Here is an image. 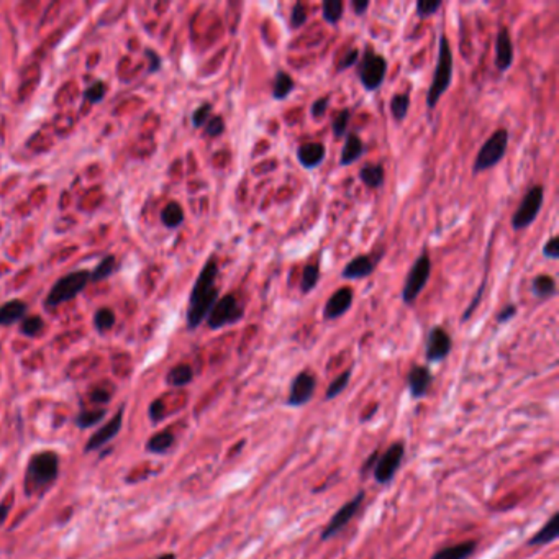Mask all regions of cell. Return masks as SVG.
<instances>
[{
	"instance_id": "7",
	"label": "cell",
	"mask_w": 559,
	"mask_h": 559,
	"mask_svg": "<svg viewBox=\"0 0 559 559\" xmlns=\"http://www.w3.org/2000/svg\"><path fill=\"white\" fill-rule=\"evenodd\" d=\"M358 63H359L358 77H359L361 86H363L364 89L369 92H374V91L379 89V87L386 81L387 69H389L384 56L377 55V53H374L372 50H369L368 48V51L364 53L363 59L358 61Z\"/></svg>"
},
{
	"instance_id": "43",
	"label": "cell",
	"mask_w": 559,
	"mask_h": 559,
	"mask_svg": "<svg viewBox=\"0 0 559 559\" xmlns=\"http://www.w3.org/2000/svg\"><path fill=\"white\" fill-rule=\"evenodd\" d=\"M223 131H225V120H223V118L220 115H212L209 118V122L205 123L207 136L217 138V136L223 135Z\"/></svg>"
},
{
	"instance_id": "26",
	"label": "cell",
	"mask_w": 559,
	"mask_h": 559,
	"mask_svg": "<svg viewBox=\"0 0 559 559\" xmlns=\"http://www.w3.org/2000/svg\"><path fill=\"white\" fill-rule=\"evenodd\" d=\"M296 87L294 79L285 71H277L274 79H272V99L284 100L290 95V92Z\"/></svg>"
},
{
	"instance_id": "29",
	"label": "cell",
	"mask_w": 559,
	"mask_h": 559,
	"mask_svg": "<svg viewBox=\"0 0 559 559\" xmlns=\"http://www.w3.org/2000/svg\"><path fill=\"white\" fill-rule=\"evenodd\" d=\"M345 3L341 0H323L321 3V17L328 25H337L343 19Z\"/></svg>"
},
{
	"instance_id": "32",
	"label": "cell",
	"mask_w": 559,
	"mask_h": 559,
	"mask_svg": "<svg viewBox=\"0 0 559 559\" xmlns=\"http://www.w3.org/2000/svg\"><path fill=\"white\" fill-rule=\"evenodd\" d=\"M320 281V266L319 264H307L303 267L302 279H301V290L303 294H309L316 287Z\"/></svg>"
},
{
	"instance_id": "24",
	"label": "cell",
	"mask_w": 559,
	"mask_h": 559,
	"mask_svg": "<svg viewBox=\"0 0 559 559\" xmlns=\"http://www.w3.org/2000/svg\"><path fill=\"white\" fill-rule=\"evenodd\" d=\"M531 292L540 301H549V299L558 294L556 281L549 274H538L533 279V283H531Z\"/></svg>"
},
{
	"instance_id": "18",
	"label": "cell",
	"mask_w": 559,
	"mask_h": 559,
	"mask_svg": "<svg viewBox=\"0 0 559 559\" xmlns=\"http://www.w3.org/2000/svg\"><path fill=\"white\" fill-rule=\"evenodd\" d=\"M376 261L368 254H361V256H356L354 259H351L350 263L343 267L341 277L343 279H350V281H358V279H366L376 271Z\"/></svg>"
},
{
	"instance_id": "48",
	"label": "cell",
	"mask_w": 559,
	"mask_h": 559,
	"mask_svg": "<svg viewBox=\"0 0 559 559\" xmlns=\"http://www.w3.org/2000/svg\"><path fill=\"white\" fill-rule=\"evenodd\" d=\"M164 413H166V408H164V402L162 400H155L151 405H149V418H151V421H161L162 418H164Z\"/></svg>"
},
{
	"instance_id": "1",
	"label": "cell",
	"mask_w": 559,
	"mask_h": 559,
	"mask_svg": "<svg viewBox=\"0 0 559 559\" xmlns=\"http://www.w3.org/2000/svg\"><path fill=\"white\" fill-rule=\"evenodd\" d=\"M217 277H218V264L215 258H209L205 266L202 267L200 274L197 276L193 283L191 297H189L187 307V327L189 330H196L200 327L207 320L210 310L220 299L217 289Z\"/></svg>"
},
{
	"instance_id": "2",
	"label": "cell",
	"mask_w": 559,
	"mask_h": 559,
	"mask_svg": "<svg viewBox=\"0 0 559 559\" xmlns=\"http://www.w3.org/2000/svg\"><path fill=\"white\" fill-rule=\"evenodd\" d=\"M453 69H455V63H453V53L450 41H448L446 35H439L438 43V58H437V68L433 73V81H431L428 92H426V107L428 110H435L439 102V99L444 95V92L451 87L453 84Z\"/></svg>"
},
{
	"instance_id": "23",
	"label": "cell",
	"mask_w": 559,
	"mask_h": 559,
	"mask_svg": "<svg viewBox=\"0 0 559 559\" xmlns=\"http://www.w3.org/2000/svg\"><path fill=\"white\" fill-rule=\"evenodd\" d=\"M364 144L361 138L356 133H350L346 136V142L343 144L341 156H340V166H350L353 164L363 156Z\"/></svg>"
},
{
	"instance_id": "19",
	"label": "cell",
	"mask_w": 559,
	"mask_h": 559,
	"mask_svg": "<svg viewBox=\"0 0 559 559\" xmlns=\"http://www.w3.org/2000/svg\"><path fill=\"white\" fill-rule=\"evenodd\" d=\"M327 158V148L323 143H303L297 148V160L305 169H315Z\"/></svg>"
},
{
	"instance_id": "51",
	"label": "cell",
	"mask_w": 559,
	"mask_h": 559,
	"mask_svg": "<svg viewBox=\"0 0 559 559\" xmlns=\"http://www.w3.org/2000/svg\"><path fill=\"white\" fill-rule=\"evenodd\" d=\"M482 294H484V284L481 285V287H479V290H477L476 297H474V301H473V303H471V305L468 307V309H466V312H464V315H463V321H466V320H468V319H471V314H473V312H474V310H476V309H477V305H479V301H481Z\"/></svg>"
},
{
	"instance_id": "17",
	"label": "cell",
	"mask_w": 559,
	"mask_h": 559,
	"mask_svg": "<svg viewBox=\"0 0 559 559\" xmlns=\"http://www.w3.org/2000/svg\"><path fill=\"white\" fill-rule=\"evenodd\" d=\"M407 382L412 399L420 400L426 397V394L430 392V387L433 384V374L426 366H418L417 364V366H412L410 372H408Z\"/></svg>"
},
{
	"instance_id": "5",
	"label": "cell",
	"mask_w": 559,
	"mask_h": 559,
	"mask_svg": "<svg viewBox=\"0 0 559 559\" xmlns=\"http://www.w3.org/2000/svg\"><path fill=\"white\" fill-rule=\"evenodd\" d=\"M509 138H510V133H509V130H505V129H499L489 136V138L486 140V143H484L481 149H479L476 160H474V166H473L474 174L492 169V167L497 166L502 160H504L505 153H507V148H509Z\"/></svg>"
},
{
	"instance_id": "12",
	"label": "cell",
	"mask_w": 559,
	"mask_h": 559,
	"mask_svg": "<svg viewBox=\"0 0 559 559\" xmlns=\"http://www.w3.org/2000/svg\"><path fill=\"white\" fill-rule=\"evenodd\" d=\"M453 350V340L450 333L446 332L439 325H435L430 330L428 338H426V348H425V358L428 363H439L448 358V354Z\"/></svg>"
},
{
	"instance_id": "30",
	"label": "cell",
	"mask_w": 559,
	"mask_h": 559,
	"mask_svg": "<svg viewBox=\"0 0 559 559\" xmlns=\"http://www.w3.org/2000/svg\"><path fill=\"white\" fill-rule=\"evenodd\" d=\"M174 444V435L171 431H160V433L153 435L149 438V442L146 443V450L149 453H155V455H162L169 450Z\"/></svg>"
},
{
	"instance_id": "47",
	"label": "cell",
	"mask_w": 559,
	"mask_h": 559,
	"mask_svg": "<svg viewBox=\"0 0 559 559\" xmlns=\"http://www.w3.org/2000/svg\"><path fill=\"white\" fill-rule=\"evenodd\" d=\"M113 390H108L107 387H95L91 392V400L95 404H107L112 399Z\"/></svg>"
},
{
	"instance_id": "8",
	"label": "cell",
	"mask_w": 559,
	"mask_h": 559,
	"mask_svg": "<svg viewBox=\"0 0 559 559\" xmlns=\"http://www.w3.org/2000/svg\"><path fill=\"white\" fill-rule=\"evenodd\" d=\"M243 316L245 309L238 302V299L233 294H227V296L220 297L214 309L210 310L209 316H207V325L210 330H220L228 327V325L238 323L240 320H243Z\"/></svg>"
},
{
	"instance_id": "55",
	"label": "cell",
	"mask_w": 559,
	"mask_h": 559,
	"mask_svg": "<svg viewBox=\"0 0 559 559\" xmlns=\"http://www.w3.org/2000/svg\"><path fill=\"white\" fill-rule=\"evenodd\" d=\"M158 559H176V554L167 553V554H162V556H160Z\"/></svg>"
},
{
	"instance_id": "40",
	"label": "cell",
	"mask_w": 559,
	"mask_h": 559,
	"mask_svg": "<svg viewBox=\"0 0 559 559\" xmlns=\"http://www.w3.org/2000/svg\"><path fill=\"white\" fill-rule=\"evenodd\" d=\"M442 0H418L415 6L418 19H428V17L435 15L442 8Z\"/></svg>"
},
{
	"instance_id": "34",
	"label": "cell",
	"mask_w": 559,
	"mask_h": 559,
	"mask_svg": "<svg viewBox=\"0 0 559 559\" xmlns=\"http://www.w3.org/2000/svg\"><path fill=\"white\" fill-rule=\"evenodd\" d=\"M115 321H117L115 314H113V310L108 309V307H102V309L97 310L94 315V327L99 333L108 332V330L115 325Z\"/></svg>"
},
{
	"instance_id": "38",
	"label": "cell",
	"mask_w": 559,
	"mask_h": 559,
	"mask_svg": "<svg viewBox=\"0 0 559 559\" xmlns=\"http://www.w3.org/2000/svg\"><path fill=\"white\" fill-rule=\"evenodd\" d=\"M43 327H45V323H43L41 316H25L20 325V332L21 334H25V337L35 338L41 333Z\"/></svg>"
},
{
	"instance_id": "25",
	"label": "cell",
	"mask_w": 559,
	"mask_h": 559,
	"mask_svg": "<svg viewBox=\"0 0 559 559\" xmlns=\"http://www.w3.org/2000/svg\"><path fill=\"white\" fill-rule=\"evenodd\" d=\"M359 179L369 189H379L384 184L386 174L381 164H364L359 169Z\"/></svg>"
},
{
	"instance_id": "42",
	"label": "cell",
	"mask_w": 559,
	"mask_h": 559,
	"mask_svg": "<svg viewBox=\"0 0 559 559\" xmlns=\"http://www.w3.org/2000/svg\"><path fill=\"white\" fill-rule=\"evenodd\" d=\"M105 94H107V91H105V84L102 81H97L92 84V86L87 87L86 92H84V99L91 104H99L105 99Z\"/></svg>"
},
{
	"instance_id": "4",
	"label": "cell",
	"mask_w": 559,
	"mask_h": 559,
	"mask_svg": "<svg viewBox=\"0 0 559 559\" xmlns=\"http://www.w3.org/2000/svg\"><path fill=\"white\" fill-rule=\"evenodd\" d=\"M91 283V272L82 269V271H74L69 272L68 276L61 277L53 285V289L50 290L46 297V307H58L61 303L73 301L76 299L79 294L86 289V285Z\"/></svg>"
},
{
	"instance_id": "21",
	"label": "cell",
	"mask_w": 559,
	"mask_h": 559,
	"mask_svg": "<svg viewBox=\"0 0 559 559\" xmlns=\"http://www.w3.org/2000/svg\"><path fill=\"white\" fill-rule=\"evenodd\" d=\"M477 543L474 540L463 541V543L451 544V547H444L438 549L437 553L431 556V559H469L476 551Z\"/></svg>"
},
{
	"instance_id": "27",
	"label": "cell",
	"mask_w": 559,
	"mask_h": 559,
	"mask_svg": "<svg viewBox=\"0 0 559 559\" xmlns=\"http://www.w3.org/2000/svg\"><path fill=\"white\" fill-rule=\"evenodd\" d=\"M184 218H186V215H184L182 207H180L178 202H169V204H167L161 212L162 225H164L166 228H171V230L182 225Z\"/></svg>"
},
{
	"instance_id": "54",
	"label": "cell",
	"mask_w": 559,
	"mask_h": 559,
	"mask_svg": "<svg viewBox=\"0 0 559 559\" xmlns=\"http://www.w3.org/2000/svg\"><path fill=\"white\" fill-rule=\"evenodd\" d=\"M7 512H8V507H7V505H3V510H2V507H0V522H3V520H6Z\"/></svg>"
},
{
	"instance_id": "37",
	"label": "cell",
	"mask_w": 559,
	"mask_h": 559,
	"mask_svg": "<svg viewBox=\"0 0 559 559\" xmlns=\"http://www.w3.org/2000/svg\"><path fill=\"white\" fill-rule=\"evenodd\" d=\"M350 118H351L350 108H343V110H340V112L337 113V115L333 117V120H332V130H333L334 138H343V136L346 135L348 123H350Z\"/></svg>"
},
{
	"instance_id": "39",
	"label": "cell",
	"mask_w": 559,
	"mask_h": 559,
	"mask_svg": "<svg viewBox=\"0 0 559 559\" xmlns=\"http://www.w3.org/2000/svg\"><path fill=\"white\" fill-rule=\"evenodd\" d=\"M212 104L205 102L197 107L196 110L192 112V126L193 129H202V126H205V123L209 122V118L212 117Z\"/></svg>"
},
{
	"instance_id": "53",
	"label": "cell",
	"mask_w": 559,
	"mask_h": 559,
	"mask_svg": "<svg viewBox=\"0 0 559 559\" xmlns=\"http://www.w3.org/2000/svg\"><path fill=\"white\" fill-rule=\"evenodd\" d=\"M377 456H379V451H374L372 455H371V457H369V459L366 461V463H364V468H363L364 473H366V471H369V469H372V468H374V464H376Z\"/></svg>"
},
{
	"instance_id": "28",
	"label": "cell",
	"mask_w": 559,
	"mask_h": 559,
	"mask_svg": "<svg viewBox=\"0 0 559 559\" xmlns=\"http://www.w3.org/2000/svg\"><path fill=\"white\" fill-rule=\"evenodd\" d=\"M193 379V371L189 364H178L167 372V384L173 387H184L191 384Z\"/></svg>"
},
{
	"instance_id": "44",
	"label": "cell",
	"mask_w": 559,
	"mask_h": 559,
	"mask_svg": "<svg viewBox=\"0 0 559 559\" xmlns=\"http://www.w3.org/2000/svg\"><path fill=\"white\" fill-rule=\"evenodd\" d=\"M359 61V51L353 48V50H350L348 53H345V56L340 59V63L337 66V73H343L346 71V69H350L351 66L358 64Z\"/></svg>"
},
{
	"instance_id": "3",
	"label": "cell",
	"mask_w": 559,
	"mask_h": 559,
	"mask_svg": "<svg viewBox=\"0 0 559 559\" xmlns=\"http://www.w3.org/2000/svg\"><path fill=\"white\" fill-rule=\"evenodd\" d=\"M59 473V457L53 451H43L35 455L30 459L28 468H26V477H25V487L26 494H33V492L45 489L46 486L58 477Z\"/></svg>"
},
{
	"instance_id": "13",
	"label": "cell",
	"mask_w": 559,
	"mask_h": 559,
	"mask_svg": "<svg viewBox=\"0 0 559 559\" xmlns=\"http://www.w3.org/2000/svg\"><path fill=\"white\" fill-rule=\"evenodd\" d=\"M316 389V379L314 372L302 371L294 377L292 384H290L289 397L285 404L289 407H302V405L309 404L312 397H314Z\"/></svg>"
},
{
	"instance_id": "10",
	"label": "cell",
	"mask_w": 559,
	"mask_h": 559,
	"mask_svg": "<svg viewBox=\"0 0 559 559\" xmlns=\"http://www.w3.org/2000/svg\"><path fill=\"white\" fill-rule=\"evenodd\" d=\"M405 456V443L404 442H395L390 444L387 450L382 453L381 456H377L376 464L372 468L374 479H376L377 484H389L392 481L397 471L400 469V464H402Z\"/></svg>"
},
{
	"instance_id": "6",
	"label": "cell",
	"mask_w": 559,
	"mask_h": 559,
	"mask_svg": "<svg viewBox=\"0 0 559 559\" xmlns=\"http://www.w3.org/2000/svg\"><path fill=\"white\" fill-rule=\"evenodd\" d=\"M431 276V259L428 251H424L412 264L410 271L405 277L402 289V302L405 305H413L420 294L424 292L425 285L428 284Z\"/></svg>"
},
{
	"instance_id": "31",
	"label": "cell",
	"mask_w": 559,
	"mask_h": 559,
	"mask_svg": "<svg viewBox=\"0 0 559 559\" xmlns=\"http://www.w3.org/2000/svg\"><path fill=\"white\" fill-rule=\"evenodd\" d=\"M118 269V264H117V258L112 256V254H108V256H105L102 261L95 266V269L91 272V281L92 283H100V281L107 279L113 274V272H117Z\"/></svg>"
},
{
	"instance_id": "46",
	"label": "cell",
	"mask_w": 559,
	"mask_h": 559,
	"mask_svg": "<svg viewBox=\"0 0 559 559\" xmlns=\"http://www.w3.org/2000/svg\"><path fill=\"white\" fill-rule=\"evenodd\" d=\"M543 256L551 261L559 259V236H551L543 246Z\"/></svg>"
},
{
	"instance_id": "20",
	"label": "cell",
	"mask_w": 559,
	"mask_h": 559,
	"mask_svg": "<svg viewBox=\"0 0 559 559\" xmlns=\"http://www.w3.org/2000/svg\"><path fill=\"white\" fill-rule=\"evenodd\" d=\"M559 536V513H553L551 518L540 528L536 533L527 541L528 547H543L556 541Z\"/></svg>"
},
{
	"instance_id": "36",
	"label": "cell",
	"mask_w": 559,
	"mask_h": 559,
	"mask_svg": "<svg viewBox=\"0 0 559 559\" xmlns=\"http://www.w3.org/2000/svg\"><path fill=\"white\" fill-rule=\"evenodd\" d=\"M104 408H99V410H84L79 413L76 424L79 428H91V426H95L99 421L104 420L105 417Z\"/></svg>"
},
{
	"instance_id": "16",
	"label": "cell",
	"mask_w": 559,
	"mask_h": 559,
	"mask_svg": "<svg viewBox=\"0 0 559 559\" xmlns=\"http://www.w3.org/2000/svg\"><path fill=\"white\" fill-rule=\"evenodd\" d=\"M122 421H123V410L120 408V410L115 413V417H113L107 425H104L102 428L97 430L95 433L89 438V442H87V444H86V453L99 450V448L105 446L108 442H112V439L115 438L118 433H120Z\"/></svg>"
},
{
	"instance_id": "35",
	"label": "cell",
	"mask_w": 559,
	"mask_h": 559,
	"mask_svg": "<svg viewBox=\"0 0 559 559\" xmlns=\"http://www.w3.org/2000/svg\"><path fill=\"white\" fill-rule=\"evenodd\" d=\"M350 379H351V369H346V371L341 372L340 376L334 377V379L330 382L327 394H325V399L332 400L334 397H338V395H340L343 390L346 389L348 384H350Z\"/></svg>"
},
{
	"instance_id": "50",
	"label": "cell",
	"mask_w": 559,
	"mask_h": 559,
	"mask_svg": "<svg viewBox=\"0 0 559 559\" xmlns=\"http://www.w3.org/2000/svg\"><path fill=\"white\" fill-rule=\"evenodd\" d=\"M144 55H146L148 59H149L148 73L153 74V73L160 71V69H161V58H160V56H158L156 53L153 51V50H146V53H144Z\"/></svg>"
},
{
	"instance_id": "14",
	"label": "cell",
	"mask_w": 559,
	"mask_h": 559,
	"mask_svg": "<svg viewBox=\"0 0 559 559\" xmlns=\"http://www.w3.org/2000/svg\"><path fill=\"white\" fill-rule=\"evenodd\" d=\"M354 292L351 287H340L333 296L328 299L323 307V319L325 320H337L341 315H345L353 305Z\"/></svg>"
},
{
	"instance_id": "41",
	"label": "cell",
	"mask_w": 559,
	"mask_h": 559,
	"mask_svg": "<svg viewBox=\"0 0 559 559\" xmlns=\"http://www.w3.org/2000/svg\"><path fill=\"white\" fill-rule=\"evenodd\" d=\"M309 20V13H307V8L302 2H297L296 6L292 7V12H290V28L297 30L302 28L303 25Z\"/></svg>"
},
{
	"instance_id": "49",
	"label": "cell",
	"mask_w": 559,
	"mask_h": 559,
	"mask_svg": "<svg viewBox=\"0 0 559 559\" xmlns=\"http://www.w3.org/2000/svg\"><path fill=\"white\" fill-rule=\"evenodd\" d=\"M517 305H513V303H509V305H505L504 309H502L499 314H497V323L499 325H504L510 321L512 319H515V315H517Z\"/></svg>"
},
{
	"instance_id": "15",
	"label": "cell",
	"mask_w": 559,
	"mask_h": 559,
	"mask_svg": "<svg viewBox=\"0 0 559 559\" xmlns=\"http://www.w3.org/2000/svg\"><path fill=\"white\" fill-rule=\"evenodd\" d=\"M513 64V43L507 26H500L495 37V66L500 73H507Z\"/></svg>"
},
{
	"instance_id": "9",
	"label": "cell",
	"mask_w": 559,
	"mask_h": 559,
	"mask_svg": "<svg viewBox=\"0 0 559 559\" xmlns=\"http://www.w3.org/2000/svg\"><path fill=\"white\" fill-rule=\"evenodd\" d=\"M544 202V189L541 186H533L525 193L523 200L518 205V209L515 210L513 217H512V228L515 231L525 230L530 225H533V222L538 218V215L541 212V207H543Z\"/></svg>"
},
{
	"instance_id": "22",
	"label": "cell",
	"mask_w": 559,
	"mask_h": 559,
	"mask_svg": "<svg viewBox=\"0 0 559 559\" xmlns=\"http://www.w3.org/2000/svg\"><path fill=\"white\" fill-rule=\"evenodd\" d=\"M26 312H28V305L21 301H8L0 307V328L10 327V325L17 323V321L23 320Z\"/></svg>"
},
{
	"instance_id": "52",
	"label": "cell",
	"mask_w": 559,
	"mask_h": 559,
	"mask_svg": "<svg viewBox=\"0 0 559 559\" xmlns=\"http://www.w3.org/2000/svg\"><path fill=\"white\" fill-rule=\"evenodd\" d=\"M351 7H353L356 15L361 17L368 12L369 7H371V2H369V0H351Z\"/></svg>"
},
{
	"instance_id": "11",
	"label": "cell",
	"mask_w": 559,
	"mask_h": 559,
	"mask_svg": "<svg viewBox=\"0 0 559 559\" xmlns=\"http://www.w3.org/2000/svg\"><path fill=\"white\" fill-rule=\"evenodd\" d=\"M364 497H366V494H364V491H359L358 494L353 497V499L348 500L346 504L343 505V507L333 515L332 520L327 523V527H325L323 530H321L320 540L321 541H328V540H332L333 536H337L338 533H340L343 528H345L348 523L353 520V518L356 517V513L359 512L361 505H363V502H364Z\"/></svg>"
},
{
	"instance_id": "45",
	"label": "cell",
	"mask_w": 559,
	"mask_h": 559,
	"mask_svg": "<svg viewBox=\"0 0 559 559\" xmlns=\"http://www.w3.org/2000/svg\"><path fill=\"white\" fill-rule=\"evenodd\" d=\"M328 105H330V95H325V97H320V99H316L314 104L310 105V115L315 118V120H319L327 113L328 110Z\"/></svg>"
},
{
	"instance_id": "33",
	"label": "cell",
	"mask_w": 559,
	"mask_h": 559,
	"mask_svg": "<svg viewBox=\"0 0 559 559\" xmlns=\"http://www.w3.org/2000/svg\"><path fill=\"white\" fill-rule=\"evenodd\" d=\"M408 108H410V95L408 94H395L390 99V112L397 122L405 120Z\"/></svg>"
}]
</instances>
